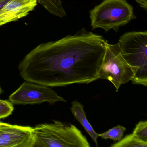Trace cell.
<instances>
[{
	"label": "cell",
	"mask_w": 147,
	"mask_h": 147,
	"mask_svg": "<svg viewBox=\"0 0 147 147\" xmlns=\"http://www.w3.org/2000/svg\"><path fill=\"white\" fill-rule=\"evenodd\" d=\"M107 42L82 28L37 46L19 63L20 74L26 81L48 87L91 83L99 79Z\"/></svg>",
	"instance_id": "6da1fadb"
},
{
	"label": "cell",
	"mask_w": 147,
	"mask_h": 147,
	"mask_svg": "<svg viewBox=\"0 0 147 147\" xmlns=\"http://www.w3.org/2000/svg\"><path fill=\"white\" fill-rule=\"evenodd\" d=\"M33 128L34 147H90L81 131L74 125L53 120Z\"/></svg>",
	"instance_id": "7a4b0ae2"
},
{
	"label": "cell",
	"mask_w": 147,
	"mask_h": 147,
	"mask_svg": "<svg viewBox=\"0 0 147 147\" xmlns=\"http://www.w3.org/2000/svg\"><path fill=\"white\" fill-rule=\"evenodd\" d=\"M122 57L131 66L134 85H147V32H125L119 40Z\"/></svg>",
	"instance_id": "3957f363"
},
{
	"label": "cell",
	"mask_w": 147,
	"mask_h": 147,
	"mask_svg": "<svg viewBox=\"0 0 147 147\" xmlns=\"http://www.w3.org/2000/svg\"><path fill=\"white\" fill-rule=\"evenodd\" d=\"M92 30L100 28L105 32L119 28L136 18L133 7L126 0H103L89 11Z\"/></svg>",
	"instance_id": "277c9868"
},
{
	"label": "cell",
	"mask_w": 147,
	"mask_h": 147,
	"mask_svg": "<svg viewBox=\"0 0 147 147\" xmlns=\"http://www.w3.org/2000/svg\"><path fill=\"white\" fill-rule=\"evenodd\" d=\"M99 79L111 82L117 92L122 84L131 81L134 72L122 57L119 43H107L105 57L99 71Z\"/></svg>",
	"instance_id": "5b68a950"
},
{
	"label": "cell",
	"mask_w": 147,
	"mask_h": 147,
	"mask_svg": "<svg viewBox=\"0 0 147 147\" xmlns=\"http://www.w3.org/2000/svg\"><path fill=\"white\" fill-rule=\"evenodd\" d=\"M9 100L14 105H33L45 102L53 105L59 101L67 102L49 87L27 81L9 96Z\"/></svg>",
	"instance_id": "8992f818"
},
{
	"label": "cell",
	"mask_w": 147,
	"mask_h": 147,
	"mask_svg": "<svg viewBox=\"0 0 147 147\" xmlns=\"http://www.w3.org/2000/svg\"><path fill=\"white\" fill-rule=\"evenodd\" d=\"M33 128L0 122V147H34Z\"/></svg>",
	"instance_id": "52a82bcc"
},
{
	"label": "cell",
	"mask_w": 147,
	"mask_h": 147,
	"mask_svg": "<svg viewBox=\"0 0 147 147\" xmlns=\"http://www.w3.org/2000/svg\"><path fill=\"white\" fill-rule=\"evenodd\" d=\"M37 3V0H11L0 10V26L26 17Z\"/></svg>",
	"instance_id": "ba28073f"
},
{
	"label": "cell",
	"mask_w": 147,
	"mask_h": 147,
	"mask_svg": "<svg viewBox=\"0 0 147 147\" xmlns=\"http://www.w3.org/2000/svg\"><path fill=\"white\" fill-rule=\"evenodd\" d=\"M83 105L77 100L73 101L72 103L71 109V112L77 121L84 127L91 138L92 139L97 147H98L97 139L99 136V134L95 132L91 125L88 120L86 116V113L83 109Z\"/></svg>",
	"instance_id": "9c48e42d"
},
{
	"label": "cell",
	"mask_w": 147,
	"mask_h": 147,
	"mask_svg": "<svg viewBox=\"0 0 147 147\" xmlns=\"http://www.w3.org/2000/svg\"><path fill=\"white\" fill-rule=\"evenodd\" d=\"M50 13L59 18L66 17L67 13L63 8L61 0H37Z\"/></svg>",
	"instance_id": "30bf717a"
},
{
	"label": "cell",
	"mask_w": 147,
	"mask_h": 147,
	"mask_svg": "<svg viewBox=\"0 0 147 147\" xmlns=\"http://www.w3.org/2000/svg\"><path fill=\"white\" fill-rule=\"evenodd\" d=\"M147 142L138 139L133 134L125 136L119 142L111 145V147H147Z\"/></svg>",
	"instance_id": "8fae6325"
},
{
	"label": "cell",
	"mask_w": 147,
	"mask_h": 147,
	"mask_svg": "<svg viewBox=\"0 0 147 147\" xmlns=\"http://www.w3.org/2000/svg\"><path fill=\"white\" fill-rule=\"evenodd\" d=\"M126 128L121 125H118L104 133L99 134V136L105 139H111L115 142H119L123 138Z\"/></svg>",
	"instance_id": "7c38bea8"
},
{
	"label": "cell",
	"mask_w": 147,
	"mask_h": 147,
	"mask_svg": "<svg viewBox=\"0 0 147 147\" xmlns=\"http://www.w3.org/2000/svg\"><path fill=\"white\" fill-rule=\"evenodd\" d=\"M132 134L142 141L147 142V122L140 121L136 125Z\"/></svg>",
	"instance_id": "4fadbf2b"
},
{
	"label": "cell",
	"mask_w": 147,
	"mask_h": 147,
	"mask_svg": "<svg viewBox=\"0 0 147 147\" xmlns=\"http://www.w3.org/2000/svg\"><path fill=\"white\" fill-rule=\"evenodd\" d=\"M14 110L13 104L10 101L0 100V119L7 117Z\"/></svg>",
	"instance_id": "5bb4252c"
},
{
	"label": "cell",
	"mask_w": 147,
	"mask_h": 147,
	"mask_svg": "<svg viewBox=\"0 0 147 147\" xmlns=\"http://www.w3.org/2000/svg\"><path fill=\"white\" fill-rule=\"evenodd\" d=\"M144 10L147 11V0H134Z\"/></svg>",
	"instance_id": "9a60e30c"
},
{
	"label": "cell",
	"mask_w": 147,
	"mask_h": 147,
	"mask_svg": "<svg viewBox=\"0 0 147 147\" xmlns=\"http://www.w3.org/2000/svg\"><path fill=\"white\" fill-rule=\"evenodd\" d=\"M11 0H0V10Z\"/></svg>",
	"instance_id": "2e32d148"
},
{
	"label": "cell",
	"mask_w": 147,
	"mask_h": 147,
	"mask_svg": "<svg viewBox=\"0 0 147 147\" xmlns=\"http://www.w3.org/2000/svg\"><path fill=\"white\" fill-rule=\"evenodd\" d=\"M2 92H3V91H2L1 87V86H0V94H2Z\"/></svg>",
	"instance_id": "e0dca14e"
}]
</instances>
